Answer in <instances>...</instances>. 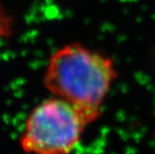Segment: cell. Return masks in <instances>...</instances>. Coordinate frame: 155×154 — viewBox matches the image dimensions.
<instances>
[{
	"label": "cell",
	"mask_w": 155,
	"mask_h": 154,
	"mask_svg": "<svg viewBox=\"0 0 155 154\" xmlns=\"http://www.w3.org/2000/svg\"><path fill=\"white\" fill-rule=\"evenodd\" d=\"M87 125L74 107L52 96L37 104L27 116L19 137L20 147L28 153L72 152Z\"/></svg>",
	"instance_id": "obj_2"
},
{
	"label": "cell",
	"mask_w": 155,
	"mask_h": 154,
	"mask_svg": "<svg viewBox=\"0 0 155 154\" xmlns=\"http://www.w3.org/2000/svg\"><path fill=\"white\" fill-rule=\"evenodd\" d=\"M117 76L110 57L72 42L50 55L43 84L51 96L71 104L90 124L101 116L104 101Z\"/></svg>",
	"instance_id": "obj_1"
}]
</instances>
